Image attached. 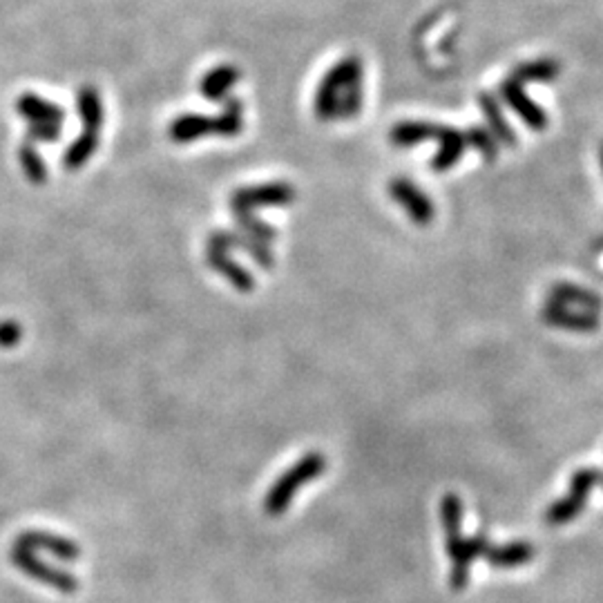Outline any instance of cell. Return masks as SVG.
<instances>
[{
	"label": "cell",
	"instance_id": "cell-1",
	"mask_svg": "<svg viewBox=\"0 0 603 603\" xmlns=\"http://www.w3.org/2000/svg\"><path fill=\"white\" fill-rule=\"evenodd\" d=\"M441 521L445 529L447 554L451 559L450 585L451 590L460 592L467 588L469 576H472V566L476 559H485L488 550L492 548L488 534L481 532L476 536H463V501L458 494L450 492L441 501Z\"/></svg>",
	"mask_w": 603,
	"mask_h": 603
},
{
	"label": "cell",
	"instance_id": "cell-2",
	"mask_svg": "<svg viewBox=\"0 0 603 603\" xmlns=\"http://www.w3.org/2000/svg\"><path fill=\"white\" fill-rule=\"evenodd\" d=\"M325 469H326V458H325V454H320V451H309V454L302 456V458L297 460L291 469H286V472H284L282 476H279L278 481H275L269 488V492H266V498H264L266 514H270V516L282 514V512L293 503L297 489H300L302 485H307V482L316 481V478L320 476Z\"/></svg>",
	"mask_w": 603,
	"mask_h": 603
},
{
	"label": "cell",
	"instance_id": "cell-3",
	"mask_svg": "<svg viewBox=\"0 0 603 603\" xmlns=\"http://www.w3.org/2000/svg\"><path fill=\"white\" fill-rule=\"evenodd\" d=\"M353 85H362V63L356 56H347V59L338 60L322 79L316 94V114L322 121L335 119L338 98Z\"/></svg>",
	"mask_w": 603,
	"mask_h": 603
},
{
	"label": "cell",
	"instance_id": "cell-4",
	"mask_svg": "<svg viewBox=\"0 0 603 603\" xmlns=\"http://www.w3.org/2000/svg\"><path fill=\"white\" fill-rule=\"evenodd\" d=\"M603 469L599 467H581L572 474L570 489L563 498L554 501L545 512V521L550 525H566L575 521L576 516L583 512L585 503H588L590 492L594 488H601Z\"/></svg>",
	"mask_w": 603,
	"mask_h": 603
},
{
	"label": "cell",
	"instance_id": "cell-5",
	"mask_svg": "<svg viewBox=\"0 0 603 603\" xmlns=\"http://www.w3.org/2000/svg\"><path fill=\"white\" fill-rule=\"evenodd\" d=\"M10 557L20 572H25V575L32 576V579L41 581V583L50 585V588L59 590V592L72 594L79 590V579H76V576H72L70 572L50 566V563L43 561V559L38 557L36 552H32V550H25L14 543Z\"/></svg>",
	"mask_w": 603,
	"mask_h": 603
},
{
	"label": "cell",
	"instance_id": "cell-6",
	"mask_svg": "<svg viewBox=\"0 0 603 603\" xmlns=\"http://www.w3.org/2000/svg\"><path fill=\"white\" fill-rule=\"evenodd\" d=\"M293 200H295L293 186L275 181V184H262V186L237 191L231 197V208L232 213H239V210L253 213V210L262 208V206H286Z\"/></svg>",
	"mask_w": 603,
	"mask_h": 603
},
{
	"label": "cell",
	"instance_id": "cell-7",
	"mask_svg": "<svg viewBox=\"0 0 603 603\" xmlns=\"http://www.w3.org/2000/svg\"><path fill=\"white\" fill-rule=\"evenodd\" d=\"M541 317L545 325L557 326V329L579 331V333H590V331L599 329V313L568 307V304L552 300V297H548V302H545Z\"/></svg>",
	"mask_w": 603,
	"mask_h": 603
},
{
	"label": "cell",
	"instance_id": "cell-8",
	"mask_svg": "<svg viewBox=\"0 0 603 603\" xmlns=\"http://www.w3.org/2000/svg\"><path fill=\"white\" fill-rule=\"evenodd\" d=\"M389 195L391 200L398 201V204L407 210L409 217L416 223H420V226H425V223H429L436 217V206H434V201L429 200L413 181L404 179V176L391 181Z\"/></svg>",
	"mask_w": 603,
	"mask_h": 603
},
{
	"label": "cell",
	"instance_id": "cell-9",
	"mask_svg": "<svg viewBox=\"0 0 603 603\" xmlns=\"http://www.w3.org/2000/svg\"><path fill=\"white\" fill-rule=\"evenodd\" d=\"M16 545L25 550H32V552H47L51 557L60 559V561H76L81 559V545L79 543L70 541L66 536H59V534L41 532V529H27V532L20 534L16 538Z\"/></svg>",
	"mask_w": 603,
	"mask_h": 603
},
{
	"label": "cell",
	"instance_id": "cell-10",
	"mask_svg": "<svg viewBox=\"0 0 603 603\" xmlns=\"http://www.w3.org/2000/svg\"><path fill=\"white\" fill-rule=\"evenodd\" d=\"M501 97H503V101H505L507 106H510L512 110L519 114V119L523 121L529 130L541 132L548 128V112L543 110L538 103H534L532 98L525 94L523 85L521 83H516V81H512V79L503 81Z\"/></svg>",
	"mask_w": 603,
	"mask_h": 603
},
{
	"label": "cell",
	"instance_id": "cell-11",
	"mask_svg": "<svg viewBox=\"0 0 603 603\" xmlns=\"http://www.w3.org/2000/svg\"><path fill=\"white\" fill-rule=\"evenodd\" d=\"M210 248H219V251H228V248H239V251H247L262 269H273L275 257L270 253V248L266 247V241L255 239V237L247 235V232L237 231H217L210 235L208 239Z\"/></svg>",
	"mask_w": 603,
	"mask_h": 603
},
{
	"label": "cell",
	"instance_id": "cell-12",
	"mask_svg": "<svg viewBox=\"0 0 603 603\" xmlns=\"http://www.w3.org/2000/svg\"><path fill=\"white\" fill-rule=\"evenodd\" d=\"M436 141L441 148H438L436 157L432 159V168L436 172H445L460 161V157H463L467 144H465L463 132L450 126H441Z\"/></svg>",
	"mask_w": 603,
	"mask_h": 603
},
{
	"label": "cell",
	"instance_id": "cell-13",
	"mask_svg": "<svg viewBox=\"0 0 603 603\" xmlns=\"http://www.w3.org/2000/svg\"><path fill=\"white\" fill-rule=\"evenodd\" d=\"M534 545L528 541H512L505 545H492L485 554L489 566L497 570H512V568L525 566L534 559Z\"/></svg>",
	"mask_w": 603,
	"mask_h": 603
},
{
	"label": "cell",
	"instance_id": "cell-14",
	"mask_svg": "<svg viewBox=\"0 0 603 603\" xmlns=\"http://www.w3.org/2000/svg\"><path fill=\"white\" fill-rule=\"evenodd\" d=\"M478 106H481L482 114H485V121H488L489 132L494 135V139L498 144L505 145H516V132L514 128L510 126V121L505 119V112H503L501 103L492 97V94H481L478 97Z\"/></svg>",
	"mask_w": 603,
	"mask_h": 603
},
{
	"label": "cell",
	"instance_id": "cell-15",
	"mask_svg": "<svg viewBox=\"0 0 603 603\" xmlns=\"http://www.w3.org/2000/svg\"><path fill=\"white\" fill-rule=\"evenodd\" d=\"M206 260H208L210 269H215L217 273H222L237 291H251L255 286L251 273L247 269H241L235 260H231L228 251H219V248H208L206 251Z\"/></svg>",
	"mask_w": 603,
	"mask_h": 603
},
{
	"label": "cell",
	"instance_id": "cell-16",
	"mask_svg": "<svg viewBox=\"0 0 603 603\" xmlns=\"http://www.w3.org/2000/svg\"><path fill=\"white\" fill-rule=\"evenodd\" d=\"M168 135L176 144H191V141L201 139V137L213 135V119L201 114L176 116L168 128Z\"/></svg>",
	"mask_w": 603,
	"mask_h": 603
},
{
	"label": "cell",
	"instance_id": "cell-17",
	"mask_svg": "<svg viewBox=\"0 0 603 603\" xmlns=\"http://www.w3.org/2000/svg\"><path fill=\"white\" fill-rule=\"evenodd\" d=\"M561 74V66L552 59H536L521 63L512 70V81L525 85V83H550Z\"/></svg>",
	"mask_w": 603,
	"mask_h": 603
},
{
	"label": "cell",
	"instance_id": "cell-18",
	"mask_svg": "<svg viewBox=\"0 0 603 603\" xmlns=\"http://www.w3.org/2000/svg\"><path fill=\"white\" fill-rule=\"evenodd\" d=\"M438 130L441 126L427 123V121H404L391 130V144L409 148V145L425 144V141H436Z\"/></svg>",
	"mask_w": 603,
	"mask_h": 603
},
{
	"label": "cell",
	"instance_id": "cell-19",
	"mask_svg": "<svg viewBox=\"0 0 603 603\" xmlns=\"http://www.w3.org/2000/svg\"><path fill=\"white\" fill-rule=\"evenodd\" d=\"M550 297L557 302H563V304H568V307H576V309H583V311H594L599 313L603 307L601 297L597 295V293L588 291V288L583 286H575V284H554L552 291H550Z\"/></svg>",
	"mask_w": 603,
	"mask_h": 603
},
{
	"label": "cell",
	"instance_id": "cell-20",
	"mask_svg": "<svg viewBox=\"0 0 603 603\" xmlns=\"http://www.w3.org/2000/svg\"><path fill=\"white\" fill-rule=\"evenodd\" d=\"M241 79V72L232 66H219L215 70H210L208 74L201 79L200 90L206 98L210 101H222L226 98V94L231 92L232 85Z\"/></svg>",
	"mask_w": 603,
	"mask_h": 603
},
{
	"label": "cell",
	"instance_id": "cell-21",
	"mask_svg": "<svg viewBox=\"0 0 603 603\" xmlns=\"http://www.w3.org/2000/svg\"><path fill=\"white\" fill-rule=\"evenodd\" d=\"M19 110L23 112L32 123H41V121L43 123H60L63 116H66V112L60 110V107L51 106V103L43 101V98L38 97H32V94L20 98Z\"/></svg>",
	"mask_w": 603,
	"mask_h": 603
},
{
	"label": "cell",
	"instance_id": "cell-22",
	"mask_svg": "<svg viewBox=\"0 0 603 603\" xmlns=\"http://www.w3.org/2000/svg\"><path fill=\"white\" fill-rule=\"evenodd\" d=\"M244 128V116H241V101L239 98H228L226 107L217 119H213V135L219 137H235Z\"/></svg>",
	"mask_w": 603,
	"mask_h": 603
},
{
	"label": "cell",
	"instance_id": "cell-23",
	"mask_svg": "<svg viewBox=\"0 0 603 603\" xmlns=\"http://www.w3.org/2000/svg\"><path fill=\"white\" fill-rule=\"evenodd\" d=\"M79 112L85 121V130H97L101 128L103 123V106H101V97L94 88H81L79 92Z\"/></svg>",
	"mask_w": 603,
	"mask_h": 603
},
{
	"label": "cell",
	"instance_id": "cell-24",
	"mask_svg": "<svg viewBox=\"0 0 603 603\" xmlns=\"http://www.w3.org/2000/svg\"><path fill=\"white\" fill-rule=\"evenodd\" d=\"M98 148V132L97 130H85L81 135V139H76L70 145V150L66 153V166L67 168H81L90 157L94 154V150Z\"/></svg>",
	"mask_w": 603,
	"mask_h": 603
},
{
	"label": "cell",
	"instance_id": "cell-25",
	"mask_svg": "<svg viewBox=\"0 0 603 603\" xmlns=\"http://www.w3.org/2000/svg\"><path fill=\"white\" fill-rule=\"evenodd\" d=\"M463 135H465V144L472 145L474 150H478L485 161H494V159H497L498 141L494 139V135L488 130V128L472 126L467 132H463Z\"/></svg>",
	"mask_w": 603,
	"mask_h": 603
},
{
	"label": "cell",
	"instance_id": "cell-26",
	"mask_svg": "<svg viewBox=\"0 0 603 603\" xmlns=\"http://www.w3.org/2000/svg\"><path fill=\"white\" fill-rule=\"evenodd\" d=\"M232 217H235L237 226L241 228V231L247 232V235L255 237V239L260 241H273L275 237H278V232H275V228L270 226V223L262 222L260 217H255L253 213H248V210H239V213H232Z\"/></svg>",
	"mask_w": 603,
	"mask_h": 603
},
{
	"label": "cell",
	"instance_id": "cell-27",
	"mask_svg": "<svg viewBox=\"0 0 603 603\" xmlns=\"http://www.w3.org/2000/svg\"><path fill=\"white\" fill-rule=\"evenodd\" d=\"M362 110V85H353L348 88L342 97L338 98V107H335V119H351Z\"/></svg>",
	"mask_w": 603,
	"mask_h": 603
},
{
	"label": "cell",
	"instance_id": "cell-28",
	"mask_svg": "<svg viewBox=\"0 0 603 603\" xmlns=\"http://www.w3.org/2000/svg\"><path fill=\"white\" fill-rule=\"evenodd\" d=\"M20 161H23L25 170H27L29 179L32 181H43L45 179V163L41 161V157H38L36 153H34L32 148H25L23 153H20Z\"/></svg>",
	"mask_w": 603,
	"mask_h": 603
},
{
	"label": "cell",
	"instance_id": "cell-29",
	"mask_svg": "<svg viewBox=\"0 0 603 603\" xmlns=\"http://www.w3.org/2000/svg\"><path fill=\"white\" fill-rule=\"evenodd\" d=\"M60 135V123H32L29 137L36 141H54Z\"/></svg>",
	"mask_w": 603,
	"mask_h": 603
},
{
	"label": "cell",
	"instance_id": "cell-30",
	"mask_svg": "<svg viewBox=\"0 0 603 603\" xmlns=\"http://www.w3.org/2000/svg\"><path fill=\"white\" fill-rule=\"evenodd\" d=\"M19 338H20V331L16 325H10V322H7V325L0 326V344L12 347V344L19 342Z\"/></svg>",
	"mask_w": 603,
	"mask_h": 603
},
{
	"label": "cell",
	"instance_id": "cell-31",
	"mask_svg": "<svg viewBox=\"0 0 603 603\" xmlns=\"http://www.w3.org/2000/svg\"><path fill=\"white\" fill-rule=\"evenodd\" d=\"M601 166H603V145H601Z\"/></svg>",
	"mask_w": 603,
	"mask_h": 603
},
{
	"label": "cell",
	"instance_id": "cell-32",
	"mask_svg": "<svg viewBox=\"0 0 603 603\" xmlns=\"http://www.w3.org/2000/svg\"><path fill=\"white\" fill-rule=\"evenodd\" d=\"M601 488H603V481H601Z\"/></svg>",
	"mask_w": 603,
	"mask_h": 603
}]
</instances>
